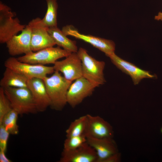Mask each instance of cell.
<instances>
[{
  "mask_svg": "<svg viewBox=\"0 0 162 162\" xmlns=\"http://www.w3.org/2000/svg\"><path fill=\"white\" fill-rule=\"evenodd\" d=\"M5 152L0 150V162H11V160L8 158L5 154Z\"/></svg>",
  "mask_w": 162,
  "mask_h": 162,
  "instance_id": "cell-26",
  "label": "cell"
},
{
  "mask_svg": "<svg viewBox=\"0 0 162 162\" xmlns=\"http://www.w3.org/2000/svg\"><path fill=\"white\" fill-rule=\"evenodd\" d=\"M48 32L58 46L70 52H77L76 42L69 39L57 26L49 28Z\"/></svg>",
  "mask_w": 162,
  "mask_h": 162,
  "instance_id": "cell-18",
  "label": "cell"
},
{
  "mask_svg": "<svg viewBox=\"0 0 162 162\" xmlns=\"http://www.w3.org/2000/svg\"><path fill=\"white\" fill-rule=\"evenodd\" d=\"M4 65L6 68L19 73L28 80L34 78L43 79L48 75L52 74L55 71L53 66L22 62L14 57H10L7 59Z\"/></svg>",
  "mask_w": 162,
  "mask_h": 162,
  "instance_id": "cell-6",
  "label": "cell"
},
{
  "mask_svg": "<svg viewBox=\"0 0 162 162\" xmlns=\"http://www.w3.org/2000/svg\"><path fill=\"white\" fill-rule=\"evenodd\" d=\"M121 159V154L118 152L110 156L103 162H119Z\"/></svg>",
  "mask_w": 162,
  "mask_h": 162,
  "instance_id": "cell-25",
  "label": "cell"
},
{
  "mask_svg": "<svg viewBox=\"0 0 162 162\" xmlns=\"http://www.w3.org/2000/svg\"><path fill=\"white\" fill-rule=\"evenodd\" d=\"M88 122L86 136L98 138H113V131L110 124L99 116L87 114Z\"/></svg>",
  "mask_w": 162,
  "mask_h": 162,
  "instance_id": "cell-14",
  "label": "cell"
},
{
  "mask_svg": "<svg viewBox=\"0 0 162 162\" xmlns=\"http://www.w3.org/2000/svg\"><path fill=\"white\" fill-rule=\"evenodd\" d=\"M87 122V115L81 116L72 122L66 130V138L78 136L85 134Z\"/></svg>",
  "mask_w": 162,
  "mask_h": 162,
  "instance_id": "cell-19",
  "label": "cell"
},
{
  "mask_svg": "<svg viewBox=\"0 0 162 162\" xmlns=\"http://www.w3.org/2000/svg\"><path fill=\"white\" fill-rule=\"evenodd\" d=\"M98 157L94 149L86 142L72 150L63 149L59 162H97Z\"/></svg>",
  "mask_w": 162,
  "mask_h": 162,
  "instance_id": "cell-13",
  "label": "cell"
},
{
  "mask_svg": "<svg viewBox=\"0 0 162 162\" xmlns=\"http://www.w3.org/2000/svg\"><path fill=\"white\" fill-rule=\"evenodd\" d=\"M12 109L10 103L6 96L4 89L0 88V124L4 116Z\"/></svg>",
  "mask_w": 162,
  "mask_h": 162,
  "instance_id": "cell-23",
  "label": "cell"
},
{
  "mask_svg": "<svg viewBox=\"0 0 162 162\" xmlns=\"http://www.w3.org/2000/svg\"><path fill=\"white\" fill-rule=\"evenodd\" d=\"M4 89L12 109L19 115L38 112L31 92L28 87H10Z\"/></svg>",
  "mask_w": 162,
  "mask_h": 162,
  "instance_id": "cell-2",
  "label": "cell"
},
{
  "mask_svg": "<svg viewBox=\"0 0 162 162\" xmlns=\"http://www.w3.org/2000/svg\"><path fill=\"white\" fill-rule=\"evenodd\" d=\"M71 53L58 46L46 48L36 52L32 51L17 58L20 62L32 64H54L58 59L66 57Z\"/></svg>",
  "mask_w": 162,
  "mask_h": 162,
  "instance_id": "cell-5",
  "label": "cell"
},
{
  "mask_svg": "<svg viewBox=\"0 0 162 162\" xmlns=\"http://www.w3.org/2000/svg\"><path fill=\"white\" fill-rule=\"evenodd\" d=\"M154 19L157 20L162 21V12H159L158 15L155 16Z\"/></svg>",
  "mask_w": 162,
  "mask_h": 162,
  "instance_id": "cell-27",
  "label": "cell"
},
{
  "mask_svg": "<svg viewBox=\"0 0 162 162\" xmlns=\"http://www.w3.org/2000/svg\"><path fill=\"white\" fill-rule=\"evenodd\" d=\"M86 136L87 142L96 152L98 157L97 162H103L110 156L118 152L113 138L98 139Z\"/></svg>",
  "mask_w": 162,
  "mask_h": 162,
  "instance_id": "cell-16",
  "label": "cell"
},
{
  "mask_svg": "<svg viewBox=\"0 0 162 162\" xmlns=\"http://www.w3.org/2000/svg\"><path fill=\"white\" fill-rule=\"evenodd\" d=\"M96 87L83 76L75 80L68 91L67 102L72 108L80 104L91 96Z\"/></svg>",
  "mask_w": 162,
  "mask_h": 162,
  "instance_id": "cell-9",
  "label": "cell"
},
{
  "mask_svg": "<svg viewBox=\"0 0 162 162\" xmlns=\"http://www.w3.org/2000/svg\"><path fill=\"white\" fill-rule=\"evenodd\" d=\"M47 9L46 14L42 19L44 23L49 28L57 26L58 4L56 0H46Z\"/></svg>",
  "mask_w": 162,
  "mask_h": 162,
  "instance_id": "cell-20",
  "label": "cell"
},
{
  "mask_svg": "<svg viewBox=\"0 0 162 162\" xmlns=\"http://www.w3.org/2000/svg\"><path fill=\"white\" fill-rule=\"evenodd\" d=\"M10 133L2 124L0 125V150L6 152Z\"/></svg>",
  "mask_w": 162,
  "mask_h": 162,
  "instance_id": "cell-24",
  "label": "cell"
},
{
  "mask_svg": "<svg viewBox=\"0 0 162 162\" xmlns=\"http://www.w3.org/2000/svg\"><path fill=\"white\" fill-rule=\"evenodd\" d=\"M15 14L7 6L0 3V43H6L13 36L22 32L26 25L20 23Z\"/></svg>",
  "mask_w": 162,
  "mask_h": 162,
  "instance_id": "cell-4",
  "label": "cell"
},
{
  "mask_svg": "<svg viewBox=\"0 0 162 162\" xmlns=\"http://www.w3.org/2000/svg\"><path fill=\"white\" fill-rule=\"evenodd\" d=\"M35 102L38 112H43L50 106V101L43 79L34 78L29 79L28 83Z\"/></svg>",
  "mask_w": 162,
  "mask_h": 162,
  "instance_id": "cell-15",
  "label": "cell"
},
{
  "mask_svg": "<svg viewBox=\"0 0 162 162\" xmlns=\"http://www.w3.org/2000/svg\"><path fill=\"white\" fill-rule=\"evenodd\" d=\"M161 133H162V128L161 129Z\"/></svg>",
  "mask_w": 162,
  "mask_h": 162,
  "instance_id": "cell-28",
  "label": "cell"
},
{
  "mask_svg": "<svg viewBox=\"0 0 162 162\" xmlns=\"http://www.w3.org/2000/svg\"><path fill=\"white\" fill-rule=\"evenodd\" d=\"M18 114L13 109L7 113L0 124H2L10 134L15 135L18 134L19 127L17 124Z\"/></svg>",
  "mask_w": 162,
  "mask_h": 162,
  "instance_id": "cell-21",
  "label": "cell"
},
{
  "mask_svg": "<svg viewBox=\"0 0 162 162\" xmlns=\"http://www.w3.org/2000/svg\"><path fill=\"white\" fill-rule=\"evenodd\" d=\"M67 80L72 82L82 76V63L77 52H72L63 60L57 61L53 66Z\"/></svg>",
  "mask_w": 162,
  "mask_h": 162,
  "instance_id": "cell-10",
  "label": "cell"
},
{
  "mask_svg": "<svg viewBox=\"0 0 162 162\" xmlns=\"http://www.w3.org/2000/svg\"><path fill=\"white\" fill-rule=\"evenodd\" d=\"M77 53L81 61L82 76L96 87L104 84L106 82L104 74L105 62L96 60L82 47Z\"/></svg>",
  "mask_w": 162,
  "mask_h": 162,
  "instance_id": "cell-3",
  "label": "cell"
},
{
  "mask_svg": "<svg viewBox=\"0 0 162 162\" xmlns=\"http://www.w3.org/2000/svg\"><path fill=\"white\" fill-rule=\"evenodd\" d=\"M112 63L122 72L129 75L135 85L138 84L144 78H155V75L151 74L149 71L143 70L134 64L126 61L115 53L110 56Z\"/></svg>",
  "mask_w": 162,
  "mask_h": 162,
  "instance_id": "cell-12",
  "label": "cell"
},
{
  "mask_svg": "<svg viewBox=\"0 0 162 162\" xmlns=\"http://www.w3.org/2000/svg\"><path fill=\"white\" fill-rule=\"evenodd\" d=\"M62 31L67 36H73L87 42L104 52L109 57L115 53V44L111 40L106 39L90 35H85L80 33L72 25L63 27Z\"/></svg>",
  "mask_w": 162,
  "mask_h": 162,
  "instance_id": "cell-8",
  "label": "cell"
},
{
  "mask_svg": "<svg viewBox=\"0 0 162 162\" xmlns=\"http://www.w3.org/2000/svg\"><path fill=\"white\" fill-rule=\"evenodd\" d=\"M28 79L25 76L9 68H6L0 81L1 87H28Z\"/></svg>",
  "mask_w": 162,
  "mask_h": 162,
  "instance_id": "cell-17",
  "label": "cell"
},
{
  "mask_svg": "<svg viewBox=\"0 0 162 162\" xmlns=\"http://www.w3.org/2000/svg\"><path fill=\"white\" fill-rule=\"evenodd\" d=\"M43 80L50 100V107L56 111L62 110L67 103V93L72 82L66 80L56 71Z\"/></svg>",
  "mask_w": 162,
  "mask_h": 162,
  "instance_id": "cell-1",
  "label": "cell"
},
{
  "mask_svg": "<svg viewBox=\"0 0 162 162\" xmlns=\"http://www.w3.org/2000/svg\"><path fill=\"white\" fill-rule=\"evenodd\" d=\"M20 34L13 36L6 43L9 54L14 56L26 54L31 52V41L32 29L30 25H26Z\"/></svg>",
  "mask_w": 162,
  "mask_h": 162,
  "instance_id": "cell-11",
  "label": "cell"
},
{
  "mask_svg": "<svg viewBox=\"0 0 162 162\" xmlns=\"http://www.w3.org/2000/svg\"><path fill=\"white\" fill-rule=\"evenodd\" d=\"M86 142L85 134L78 136L66 138L64 143L63 149L67 151L73 150Z\"/></svg>",
  "mask_w": 162,
  "mask_h": 162,
  "instance_id": "cell-22",
  "label": "cell"
},
{
  "mask_svg": "<svg viewBox=\"0 0 162 162\" xmlns=\"http://www.w3.org/2000/svg\"><path fill=\"white\" fill-rule=\"evenodd\" d=\"M31 27V47L33 52L54 46L56 44L50 35L49 27L39 17L33 19L28 23Z\"/></svg>",
  "mask_w": 162,
  "mask_h": 162,
  "instance_id": "cell-7",
  "label": "cell"
}]
</instances>
